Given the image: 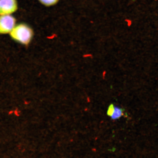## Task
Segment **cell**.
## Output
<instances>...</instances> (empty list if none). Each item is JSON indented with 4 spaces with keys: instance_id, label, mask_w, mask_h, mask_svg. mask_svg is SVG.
Instances as JSON below:
<instances>
[{
    "instance_id": "cell-1",
    "label": "cell",
    "mask_w": 158,
    "mask_h": 158,
    "mask_svg": "<svg viewBox=\"0 0 158 158\" xmlns=\"http://www.w3.org/2000/svg\"><path fill=\"white\" fill-rule=\"evenodd\" d=\"M10 35L15 41L24 45H28L34 36V31L27 25L21 23L15 26L10 32Z\"/></svg>"
},
{
    "instance_id": "cell-2",
    "label": "cell",
    "mask_w": 158,
    "mask_h": 158,
    "mask_svg": "<svg viewBox=\"0 0 158 158\" xmlns=\"http://www.w3.org/2000/svg\"><path fill=\"white\" fill-rule=\"evenodd\" d=\"M15 23L16 19L10 15H0V34L10 33Z\"/></svg>"
},
{
    "instance_id": "cell-3",
    "label": "cell",
    "mask_w": 158,
    "mask_h": 158,
    "mask_svg": "<svg viewBox=\"0 0 158 158\" xmlns=\"http://www.w3.org/2000/svg\"><path fill=\"white\" fill-rule=\"evenodd\" d=\"M17 9L16 0H0V15L12 14Z\"/></svg>"
},
{
    "instance_id": "cell-4",
    "label": "cell",
    "mask_w": 158,
    "mask_h": 158,
    "mask_svg": "<svg viewBox=\"0 0 158 158\" xmlns=\"http://www.w3.org/2000/svg\"><path fill=\"white\" fill-rule=\"evenodd\" d=\"M123 115V109L118 106H114V111L113 115L111 116L113 120H116L120 118Z\"/></svg>"
},
{
    "instance_id": "cell-5",
    "label": "cell",
    "mask_w": 158,
    "mask_h": 158,
    "mask_svg": "<svg viewBox=\"0 0 158 158\" xmlns=\"http://www.w3.org/2000/svg\"><path fill=\"white\" fill-rule=\"evenodd\" d=\"M43 5L46 6H53L58 2L59 0H39Z\"/></svg>"
},
{
    "instance_id": "cell-6",
    "label": "cell",
    "mask_w": 158,
    "mask_h": 158,
    "mask_svg": "<svg viewBox=\"0 0 158 158\" xmlns=\"http://www.w3.org/2000/svg\"><path fill=\"white\" fill-rule=\"evenodd\" d=\"M114 111V106L113 104H112L110 105L109 106V108H108L107 113L108 116L111 117L112 115H113Z\"/></svg>"
}]
</instances>
